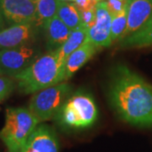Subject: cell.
Masks as SVG:
<instances>
[{
  "instance_id": "cell-13",
  "label": "cell",
  "mask_w": 152,
  "mask_h": 152,
  "mask_svg": "<svg viewBox=\"0 0 152 152\" xmlns=\"http://www.w3.org/2000/svg\"><path fill=\"white\" fill-rule=\"evenodd\" d=\"M98 47L93 44L91 41H87L81 47L73 52L66 59V80L75 74L80 69L92 58L96 54Z\"/></svg>"
},
{
  "instance_id": "cell-26",
  "label": "cell",
  "mask_w": 152,
  "mask_h": 152,
  "mask_svg": "<svg viewBox=\"0 0 152 152\" xmlns=\"http://www.w3.org/2000/svg\"><path fill=\"white\" fill-rule=\"evenodd\" d=\"M1 101H3V100H2V99H1V98H0V102H1Z\"/></svg>"
},
{
  "instance_id": "cell-16",
  "label": "cell",
  "mask_w": 152,
  "mask_h": 152,
  "mask_svg": "<svg viewBox=\"0 0 152 152\" xmlns=\"http://www.w3.org/2000/svg\"><path fill=\"white\" fill-rule=\"evenodd\" d=\"M57 16L65 24L71 31L83 26L80 13L74 3L59 2Z\"/></svg>"
},
{
  "instance_id": "cell-20",
  "label": "cell",
  "mask_w": 152,
  "mask_h": 152,
  "mask_svg": "<svg viewBox=\"0 0 152 152\" xmlns=\"http://www.w3.org/2000/svg\"><path fill=\"white\" fill-rule=\"evenodd\" d=\"M129 0H106L107 8L112 16H115L122 13L127 6Z\"/></svg>"
},
{
  "instance_id": "cell-12",
  "label": "cell",
  "mask_w": 152,
  "mask_h": 152,
  "mask_svg": "<svg viewBox=\"0 0 152 152\" xmlns=\"http://www.w3.org/2000/svg\"><path fill=\"white\" fill-rule=\"evenodd\" d=\"M46 37V46L48 52L59 49L70 36L71 31L58 17L54 16L43 26Z\"/></svg>"
},
{
  "instance_id": "cell-10",
  "label": "cell",
  "mask_w": 152,
  "mask_h": 152,
  "mask_svg": "<svg viewBox=\"0 0 152 152\" xmlns=\"http://www.w3.org/2000/svg\"><path fill=\"white\" fill-rule=\"evenodd\" d=\"M59 143L48 125L39 124L29 137L20 152H58Z\"/></svg>"
},
{
  "instance_id": "cell-3",
  "label": "cell",
  "mask_w": 152,
  "mask_h": 152,
  "mask_svg": "<svg viewBox=\"0 0 152 152\" xmlns=\"http://www.w3.org/2000/svg\"><path fill=\"white\" fill-rule=\"evenodd\" d=\"M39 124V120L29 108H7L4 125L0 130V140L4 142L9 152H20Z\"/></svg>"
},
{
  "instance_id": "cell-24",
  "label": "cell",
  "mask_w": 152,
  "mask_h": 152,
  "mask_svg": "<svg viewBox=\"0 0 152 152\" xmlns=\"http://www.w3.org/2000/svg\"><path fill=\"white\" fill-rule=\"evenodd\" d=\"M59 2H67V3H74L75 0H58Z\"/></svg>"
},
{
  "instance_id": "cell-25",
  "label": "cell",
  "mask_w": 152,
  "mask_h": 152,
  "mask_svg": "<svg viewBox=\"0 0 152 152\" xmlns=\"http://www.w3.org/2000/svg\"><path fill=\"white\" fill-rule=\"evenodd\" d=\"M97 1H99V2H101V1H105V0H97Z\"/></svg>"
},
{
  "instance_id": "cell-5",
  "label": "cell",
  "mask_w": 152,
  "mask_h": 152,
  "mask_svg": "<svg viewBox=\"0 0 152 152\" xmlns=\"http://www.w3.org/2000/svg\"><path fill=\"white\" fill-rule=\"evenodd\" d=\"M70 91V86L66 82L46 88L33 95L28 108L40 123L48 121L57 116Z\"/></svg>"
},
{
  "instance_id": "cell-22",
  "label": "cell",
  "mask_w": 152,
  "mask_h": 152,
  "mask_svg": "<svg viewBox=\"0 0 152 152\" xmlns=\"http://www.w3.org/2000/svg\"><path fill=\"white\" fill-rule=\"evenodd\" d=\"M98 3L99 1L97 0H75L74 2L75 5L80 12L96 9Z\"/></svg>"
},
{
  "instance_id": "cell-4",
  "label": "cell",
  "mask_w": 152,
  "mask_h": 152,
  "mask_svg": "<svg viewBox=\"0 0 152 152\" xmlns=\"http://www.w3.org/2000/svg\"><path fill=\"white\" fill-rule=\"evenodd\" d=\"M98 111L94 99L89 94L77 93L69 98L57 117L62 124L69 128H88L96 122Z\"/></svg>"
},
{
  "instance_id": "cell-23",
  "label": "cell",
  "mask_w": 152,
  "mask_h": 152,
  "mask_svg": "<svg viewBox=\"0 0 152 152\" xmlns=\"http://www.w3.org/2000/svg\"><path fill=\"white\" fill-rule=\"evenodd\" d=\"M4 25H5V20H4V17L3 11H2L1 4H0V31L4 28Z\"/></svg>"
},
{
  "instance_id": "cell-6",
  "label": "cell",
  "mask_w": 152,
  "mask_h": 152,
  "mask_svg": "<svg viewBox=\"0 0 152 152\" xmlns=\"http://www.w3.org/2000/svg\"><path fill=\"white\" fill-rule=\"evenodd\" d=\"M40 56L31 45L0 50V75L15 78Z\"/></svg>"
},
{
  "instance_id": "cell-1",
  "label": "cell",
  "mask_w": 152,
  "mask_h": 152,
  "mask_svg": "<svg viewBox=\"0 0 152 152\" xmlns=\"http://www.w3.org/2000/svg\"><path fill=\"white\" fill-rule=\"evenodd\" d=\"M110 103L125 122L152 126V86L124 65L112 73L108 86Z\"/></svg>"
},
{
  "instance_id": "cell-15",
  "label": "cell",
  "mask_w": 152,
  "mask_h": 152,
  "mask_svg": "<svg viewBox=\"0 0 152 152\" xmlns=\"http://www.w3.org/2000/svg\"><path fill=\"white\" fill-rule=\"evenodd\" d=\"M122 48H142L152 46V17L139 31L120 41Z\"/></svg>"
},
{
  "instance_id": "cell-2",
  "label": "cell",
  "mask_w": 152,
  "mask_h": 152,
  "mask_svg": "<svg viewBox=\"0 0 152 152\" xmlns=\"http://www.w3.org/2000/svg\"><path fill=\"white\" fill-rule=\"evenodd\" d=\"M17 88L22 94H35L66 80L65 61L58 50L40 55L21 74L17 75Z\"/></svg>"
},
{
  "instance_id": "cell-21",
  "label": "cell",
  "mask_w": 152,
  "mask_h": 152,
  "mask_svg": "<svg viewBox=\"0 0 152 152\" xmlns=\"http://www.w3.org/2000/svg\"><path fill=\"white\" fill-rule=\"evenodd\" d=\"M96 9L90 10H86L80 12V17L83 26H86L88 28H91L96 22Z\"/></svg>"
},
{
  "instance_id": "cell-27",
  "label": "cell",
  "mask_w": 152,
  "mask_h": 152,
  "mask_svg": "<svg viewBox=\"0 0 152 152\" xmlns=\"http://www.w3.org/2000/svg\"><path fill=\"white\" fill-rule=\"evenodd\" d=\"M34 1H37V0H34Z\"/></svg>"
},
{
  "instance_id": "cell-9",
  "label": "cell",
  "mask_w": 152,
  "mask_h": 152,
  "mask_svg": "<svg viewBox=\"0 0 152 152\" xmlns=\"http://www.w3.org/2000/svg\"><path fill=\"white\" fill-rule=\"evenodd\" d=\"M96 13V22L89 28V41L98 48H108L113 43L111 37L113 16L107 8L106 1L98 3Z\"/></svg>"
},
{
  "instance_id": "cell-11",
  "label": "cell",
  "mask_w": 152,
  "mask_h": 152,
  "mask_svg": "<svg viewBox=\"0 0 152 152\" xmlns=\"http://www.w3.org/2000/svg\"><path fill=\"white\" fill-rule=\"evenodd\" d=\"M152 17V0H129L127 28L122 40L139 31Z\"/></svg>"
},
{
  "instance_id": "cell-19",
  "label": "cell",
  "mask_w": 152,
  "mask_h": 152,
  "mask_svg": "<svg viewBox=\"0 0 152 152\" xmlns=\"http://www.w3.org/2000/svg\"><path fill=\"white\" fill-rule=\"evenodd\" d=\"M16 86V80L14 78L0 75V98L4 100L8 97Z\"/></svg>"
},
{
  "instance_id": "cell-17",
  "label": "cell",
  "mask_w": 152,
  "mask_h": 152,
  "mask_svg": "<svg viewBox=\"0 0 152 152\" xmlns=\"http://www.w3.org/2000/svg\"><path fill=\"white\" fill-rule=\"evenodd\" d=\"M37 15L35 26L37 27H43V26L57 15L59 1L58 0H37Z\"/></svg>"
},
{
  "instance_id": "cell-7",
  "label": "cell",
  "mask_w": 152,
  "mask_h": 152,
  "mask_svg": "<svg viewBox=\"0 0 152 152\" xmlns=\"http://www.w3.org/2000/svg\"><path fill=\"white\" fill-rule=\"evenodd\" d=\"M6 23L9 25L35 24L37 4L34 0H0Z\"/></svg>"
},
{
  "instance_id": "cell-18",
  "label": "cell",
  "mask_w": 152,
  "mask_h": 152,
  "mask_svg": "<svg viewBox=\"0 0 152 152\" xmlns=\"http://www.w3.org/2000/svg\"><path fill=\"white\" fill-rule=\"evenodd\" d=\"M128 7L125 8L119 15L113 16L112 20V29H111V37L113 42L116 40H121L127 28L128 20Z\"/></svg>"
},
{
  "instance_id": "cell-8",
  "label": "cell",
  "mask_w": 152,
  "mask_h": 152,
  "mask_svg": "<svg viewBox=\"0 0 152 152\" xmlns=\"http://www.w3.org/2000/svg\"><path fill=\"white\" fill-rule=\"evenodd\" d=\"M37 35L33 24L12 25L0 31V50L31 45Z\"/></svg>"
},
{
  "instance_id": "cell-14",
  "label": "cell",
  "mask_w": 152,
  "mask_h": 152,
  "mask_svg": "<svg viewBox=\"0 0 152 152\" xmlns=\"http://www.w3.org/2000/svg\"><path fill=\"white\" fill-rule=\"evenodd\" d=\"M87 41H89V28L81 26L80 27L73 30L65 43L58 49L60 58L66 62L67 58Z\"/></svg>"
}]
</instances>
